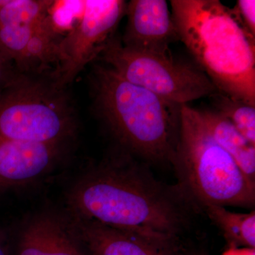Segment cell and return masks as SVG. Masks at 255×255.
<instances>
[{"label": "cell", "mask_w": 255, "mask_h": 255, "mask_svg": "<svg viewBox=\"0 0 255 255\" xmlns=\"http://www.w3.org/2000/svg\"><path fill=\"white\" fill-rule=\"evenodd\" d=\"M185 197L206 204L254 207L255 183L246 177L231 156L210 134L199 111L182 105L172 161Z\"/></svg>", "instance_id": "obj_4"}, {"label": "cell", "mask_w": 255, "mask_h": 255, "mask_svg": "<svg viewBox=\"0 0 255 255\" xmlns=\"http://www.w3.org/2000/svg\"><path fill=\"white\" fill-rule=\"evenodd\" d=\"M97 59L124 80L179 105L218 92L199 67L160 55L128 49L113 37Z\"/></svg>", "instance_id": "obj_6"}, {"label": "cell", "mask_w": 255, "mask_h": 255, "mask_svg": "<svg viewBox=\"0 0 255 255\" xmlns=\"http://www.w3.org/2000/svg\"><path fill=\"white\" fill-rule=\"evenodd\" d=\"M75 229L53 215L31 220L21 234L18 255H85Z\"/></svg>", "instance_id": "obj_11"}, {"label": "cell", "mask_w": 255, "mask_h": 255, "mask_svg": "<svg viewBox=\"0 0 255 255\" xmlns=\"http://www.w3.org/2000/svg\"><path fill=\"white\" fill-rule=\"evenodd\" d=\"M199 111L216 142L231 156L246 177L255 183V145L248 141L231 122L216 111Z\"/></svg>", "instance_id": "obj_12"}, {"label": "cell", "mask_w": 255, "mask_h": 255, "mask_svg": "<svg viewBox=\"0 0 255 255\" xmlns=\"http://www.w3.org/2000/svg\"><path fill=\"white\" fill-rule=\"evenodd\" d=\"M201 208L221 230L229 248H255L254 211L248 214H240L214 204H206Z\"/></svg>", "instance_id": "obj_13"}, {"label": "cell", "mask_w": 255, "mask_h": 255, "mask_svg": "<svg viewBox=\"0 0 255 255\" xmlns=\"http://www.w3.org/2000/svg\"><path fill=\"white\" fill-rule=\"evenodd\" d=\"M222 255H255V248L231 247L225 251Z\"/></svg>", "instance_id": "obj_18"}, {"label": "cell", "mask_w": 255, "mask_h": 255, "mask_svg": "<svg viewBox=\"0 0 255 255\" xmlns=\"http://www.w3.org/2000/svg\"><path fill=\"white\" fill-rule=\"evenodd\" d=\"M18 70L0 53V90L13 78Z\"/></svg>", "instance_id": "obj_17"}, {"label": "cell", "mask_w": 255, "mask_h": 255, "mask_svg": "<svg viewBox=\"0 0 255 255\" xmlns=\"http://www.w3.org/2000/svg\"><path fill=\"white\" fill-rule=\"evenodd\" d=\"M0 255H7V254H6V249H5L1 241H0Z\"/></svg>", "instance_id": "obj_19"}, {"label": "cell", "mask_w": 255, "mask_h": 255, "mask_svg": "<svg viewBox=\"0 0 255 255\" xmlns=\"http://www.w3.org/2000/svg\"><path fill=\"white\" fill-rule=\"evenodd\" d=\"M231 11L247 34L255 40V0H238Z\"/></svg>", "instance_id": "obj_16"}, {"label": "cell", "mask_w": 255, "mask_h": 255, "mask_svg": "<svg viewBox=\"0 0 255 255\" xmlns=\"http://www.w3.org/2000/svg\"><path fill=\"white\" fill-rule=\"evenodd\" d=\"M127 6L124 0L80 1L75 19L58 46L56 67L52 72L58 87L65 88L87 64L97 59L114 37Z\"/></svg>", "instance_id": "obj_7"}, {"label": "cell", "mask_w": 255, "mask_h": 255, "mask_svg": "<svg viewBox=\"0 0 255 255\" xmlns=\"http://www.w3.org/2000/svg\"><path fill=\"white\" fill-rule=\"evenodd\" d=\"M127 24L122 43L135 51L171 55L169 45L178 39L172 13L165 0L127 2Z\"/></svg>", "instance_id": "obj_8"}, {"label": "cell", "mask_w": 255, "mask_h": 255, "mask_svg": "<svg viewBox=\"0 0 255 255\" xmlns=\"http://www.w3.org/2000/svg\"><path fill=\"white\" fill-rule=\"evenodd\" d=\"M63 145L0 138V189L31 182L49 172Z\"/></svg>", "instance_id": "obj_9"}, {"label": "cell", "mask_w": 255, "mask_h": 255, "mask_svg": "<svg viewBox=\"0 0 255 255\" xmlns=\"http://www.w3.org/2000/svg\"><path fill=\"white\" fill-rule=\"evenodd\" d=\"M178 39L220 93L255 105V40L219 0H171Z\"/></svg>", "instance_id": "obj_2"}, {"label": "cell", "mask_w": 255, "mask_h": 255, "mask_svg": "<svg viewBox=\"0 0 255 255\" xmlns=\"http://www.w3.org/2000/svg\"><path fill=\"white\" fill-rule=\"evenodd\" d=\"M191 255H206V254H204V253H194V254Z\"/></svg>", "instance_id": "obj_20"}, {"label": "cell", "mask_w": 255, "mask_h": 255, "mask_svg": "<svg viewBox=\"0 0 255 255\" xmlns=\"http://www.w3.org/2000/svg\"><path fill=\"white\" fill-rule=\"evenodd\" d=\"M187 198L136 162H106L79 181L68 202L75 218L176 248L187 227Z\"/></svg>", "instance_id": "obj_1"}, {"label": "cell", "mask_w": 255, "mask_h": 255, "mask_svg": "<svg viewBox=\"0 0 255 255\" xmlns=\"http://www.w3.org/2000/svg\"><path fill=\"white\" fill-rule=\"evenodd\" d=\"M75 219L74 229L90 255H179L177 248L159 246L95 221Z\"/></svg>", "instance_id": "obj_10"}, {"label": "cell", "mask_w": 255, "mask_h": 255, "mask_svg": "<svg viewBox=\"0 0 255 255\" xmlns=\"http://www.w3.org/2000/svg\"><path fill=\"white\" fill-rule=\"evenodd\" d=\"M77 129L75 107L52 73L17 71L0 90V138L64 145Z\"/></svg>", "instance_id": "obj_5"}, {"label": "cell", "mask_w": 255, "mask_h": 255, "mask_svg": "<svg viewBox=\"0 0 255 255\" xmlns=\"http://www.w3.org/2000/svg\"><path fill=\"white\" fill-rule=\"evenodd\" d=\"M209 97L215 111L227 119L248 141L255 145V105L219 92Z\"/></svg>", "instance_id": "obj_15"}, {"label": "cell", "mask_w": 255, "mask_h": 255, "mask_svg": "<svg viewBox=\"0 0 255 255\" xmlns=\"http://www.w3.org/2000/svg\"><path fill=\"white\" fill-rule=\"evenodd\" d=\"M90 78L95 112L127 152L171 162L182 105L127 81L103 64L95 65Z\"/></svg>", "instance_id": "obj_3"}, {"label": "cell", "mask_w": 255, "mask_h": 255, "mask_svg": "<svg viewBox=\"0 0 255 255\" xmlns=\"http://www.w3.org/2000/svg\"><path fill=\"white\" fill-rule=\"evenodd\" d=\"M55 2L49 0H0V26H36L49 16Z\"/></svg>", "instance_id": "obj_14"}]
</instances>
